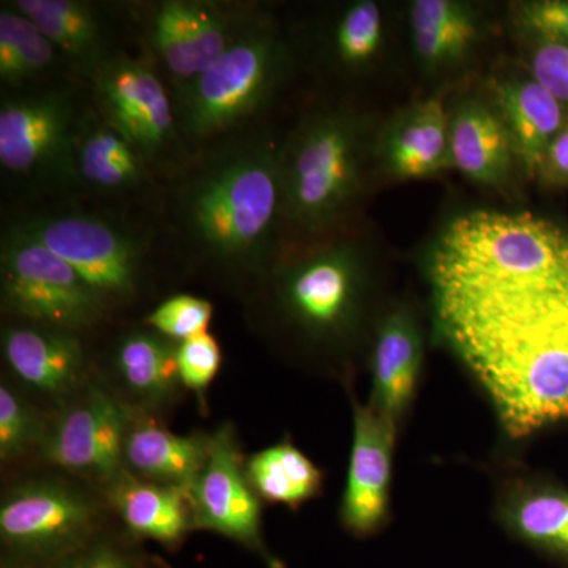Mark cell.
I'll return each mask as SVG.
<instances>
[{"label": "cell", "mask_w": 568, "mask_h": 568, "mask_svg": "<svg viewBox=\"0 0 568 568\" xmlns=\"http://www.w3.org/2000/svg\"><path fill=\"white\" fill-rule=\"evenodd\" d=\"M436 335L511 439L568 420V231L529 212L474 211L426 263Z\"/></svg>", "instance_id": "1"}, {"label": "cell", "mask_w": 568, "mask_h": 568, "mask_svg": "<svg viewBox=\"0 0 568 568\" xmlns=\"http://www.w3.org/2000/svg\"><path fill=\"white\" fill-rule=\"evenodd\" d=\"M271 122L192 156L164 186L159 224L179 271L245 297L284 250L278 155Z\"/></svg>", "instance_id": "2"}, {"label": "cell", "mask_w": 568, "mask_h": 568, "mask_svg": "<svg viewBox=\"0 0 568 568\" xmlns=\"http://www.w3.org/2000/svg\"><path fill=\"white\" fill-rule=\"evenodd\" d=\"M250 323L284 353L347 379L381 313L373 246L361 226L284 250L244 297Z\"/></svg>", "instance_id": "3"}, {"label": "cell", "mask_w": 568, "mask_h": 568, "mask_svg": "<svg viewBox=\"0 0 568 568\" xmlns=\"http://www.w3.org/2000/svg\"><path fill=\"white\" fill-rule=\"evenodd\" d=\"M379 125L351 100L328 97L308 106L283 133L278 175L284 250L357 226L376 174Z\"/></svg>", "instance_id": "4"}, {"label": "cell", "mask_w": 568, "mask_h": 568, "mask_svg": "<svg viewBox=\"0 0 568 568\" xmlns=\"http://www.w3.org/2000/svg\"><path fill=\"white\" fill-rule=\"evenodd\" d=\"M3 219L73 267L114 320L151 298L164 276L179 271L152 213L63 200Z\"/></svg>", "instance_id": "5"}, {"label": "cell", "mask_w": 568, "mask_h": 568, "mask_svg": "<svg viewBox=\"0 0 568 568\" xmlns=\"http://www.w3.org/2000/svg\"><path fill=\"white\" fill-rule=\"evenodd\" d=\"M297 69L282 22L268 9L196 80L173 93L179 132L190 155L268 122V111Z\"/></svg>", "instance_id": "6"}, {"label": "cell", "mask_w": 568, "mask_h": 568, "mask_svg": "<svg viewBox=\"0 0 568 568\" xmlns=\"http://www.w3.org/2000/svg\"><path fill=\"white\" fill-rule=\"evenodd\" d=\"M88 103L78 80L0 92L3 212L73 200L74 140Z\"/></svg>", "instance_id": "7"}, {"label": "cell", "mask_w": 568, "mask_h": 568, "mask_svg": "<svg viewBox=\"0 0 568 568\" xmlns=\"http://www.w3.org/2000/svg\"><path fill=\"white\" fill-rule=\"evenodd\" d=\"M271 9L250 0H125L130 48L153 63L171 93L207 70Z\"/></svg>", "instance_id": "8"}, {"label": "cell", "mask_w": 568, "mask_h": 568, "mask_svg": "<svg viewBox=\"0 0 568 568\" xmlns=\"http://www.w3.org/2000/svg\"><path fill=\"white\" fill-rule=\"evenodd\" d=\"M3 320L95 335L114 317L88 283L39 239L10 220L0 230Z\"/></svg>", "instance_id": "9"}, {"label": "cell", "mask_w": 568, "mask_h": 568, "mask_svg": "<svg viewBox=\"0 0 568 568\" xmlns=\"http://www.w3.org/2000/svg\"><path fill=\"white\" fill-rule=\"evenodd\" d=\"M102 534V506L70 476L24 478L0 499L3 555L40 568L51 567Z\"/></svg>", "instance_id": "10"}, {"label": "cell", "mask_w": 568, "mask_h": 568, "mask_svg": "<svg viewBox=\"0 0 568 568\" xmlns=\"http://www.w3.org/2000/svg\"><path fill=\"white\" fill-rule=\"evenodd\" d=\"M85 85L97 112L132 142L164 185L185 170L192 155L179 132L173 93L149 59L126 48Z\"/></svg>", "instance_id": "11"}, {"label": "cell", "mask_w": 568, "mask_h": 568, "mask_svg": "<svg viewBox=\"0 0 568 568\" xmlns=\"http://www.w3.org/2000/svg\"><path fill=\"white\" fill-rule=\"evenodd\" d=\"M284 32L298 67L339 89V100L386 65L394 37L388 11L376 0L325 6L312 20Z\"/></svg>", "instance_id": "12"}, {"label": "cell", "mask_w": 568, "mask_h": 568, "mask_svg": "<svg viewBox=\"0 0 568 568\" xmlns=\"http://www.w3.org/2000/svg\"><path fill=\"white\" fill-rule=\"evenodd\" d=\"M133 410L91 383L48 422L40 455L47 465L81 481L110 487L123 470V446Z\"/></svg>", "instance_id": "13"}, {"label": "cell", "mask_w": 568, "mask_h": 568, "mask_svg": "<svg viewBox=\"0 0 568 568\" xmlns=\"http://www.w3.org/2000/svg\"><path fill=\"white\" fill-rule=\"evenodd\" d=\"M73 164V200L159 216L166 185L132 142L97 112L91 97L78 126Z\"/></svg>", "instance_id": "14"}, {"label": "cell", "mask_w": 568, "mask_h": 568, "mask_svg": "<svg viewBox=\"0 0 568 568\" xmlns=\"http://www.w3.org/2000/svg\"><path fill=\"white\" fill-rule=\"evenodd\" d=\"M189 489L194 529L230 538L257 556L267 568H284L265 545L263 500L246 478L245 458L233 425L224 424L212 433L207 459Z\"/></svg>", "instance_id": "15"}, {"label": "cell", "mask_w": 568, "mask_h": 568, "mask_svg": "<svg viewBox=\"0 0 568 568\" xmlns=\"http://www.w3.org/2000/svg\"><path fill=\"white\" fill-rule=\"evenodd\" d=\"M0 335L10 375L33 394L65 405L92 383L89 336L11 320Z\"/></svg>", "instance_id": "16"}, {"label": "cell", "mask_w": 568, "mask_h": 568, "mask_svg": "<svg viewBox=\"0 0 568 568\" xmlns=\"http://www.w3.org/2000/svg\"><path fill=\"white\" fill-rule=\"evenodd\" d=\"M396 436L392 422L353 396V446L339 506V521L351 536H376L390 519Z\"/></svg>", "instance_id": "17"}, {"label": "cell", "mask_w": 568, "mask_h": 568, "mask_svg": "<svg viewBox=\"0 0 568 568\" xmlns=\"http://www.w3.org/2000/svg\"><path fill=\"white\" fill-rule=\"evenodd\" d=\"M58 48L78 81L88 84L104 63L130 48L121 2L10 0ZM132 50V48H130Z\"/></svg>", "instance_id": "18"}, {"label": "cell", "mask_w": 568, "mask_h": 568, "mask_svg": "<svg viewBox=\"0 0 568 568\" xmlns=\"http://www.w3.org/2000/svg\"><path fill=\"white\" fill-rule=\"evenodd\" d=\"M366 357L372 373L368 405L399 428L416 399L424 365V334L409 305L383 310Z\"/></svg>", "instance_id": "19"}, {"label": "cell", "mask_w": 568, "mask_h": 568, "mask_svg": "<svg viewBox=\"0 0 568 568\" xmlns=\"http://www.w3.org/2000/svg\"><path fill=\"white\" fill-rule=\"evenodd\" d=\"M495 515L500 528L537 555L568 568V489L528 470L497 480Z\"/></svg>", "instance_id": "20"}, {"label": "cell", "mask_w": 568, "mask_h": 568, "mask_svg": "<svg viewBox=\"0 0 568 568\" xmlns=\"http://www.w3.org/2000/svg\"><path fill=\"white\" fill-rule=\"evenodd\" d=\"M376 173L394 181L436 178L454 170L450 156V108L429 97L381 123L375 145Z\"/></svg>", "instance_id": "21"}, {"label": "cell", "mask_w": 568, "mask_h": 568, "mask_svg": "<svg viewBox=\"0 0 568 568\" xmlns=\"http://www.w3.org/2000/svg\"><path fill=\"white\" fill-rule=\"evenodd\" d=\"M106 364L122 394L142 413L171 406L183 388L178 343L141 323L115 334Z\"/></svg>", "instance_id": "22"}, {"label": "cell", "mask_w": 568, "mask_h": 568, "mask_svg": "<svg viewBox=\"0 0 568 568\" xmlns=\"http://www.w3.org/2000/svg\"><path fill=\"white\" fill-rule=\"evenodd\" d=\"M450 156L454 170L469 181L497 192L510 189L519 163L491 100L463 97L450 108Z\"/></svg>", "instance_id": "23"}, {"label": "cell", "mask_w": 568, "mask_h": 568, "mask_svg": "<svg viewBox=\"0 0 568 568\" xmlns=\"http://www.w3.org/2000/svg\"><path fill=\"white\" fill-rule=\"evenodd\" d=\"M487 31V21L470 3L416 0L409 6L410 44L426 77L446 78L465 69Z\"/></svg>", "instance_id": "24"}, {"label": "cell", "mask_w": 568, "mask_h": 568, "mask_svg": "<svg viewBox=\"0 0 568 568\" xmlns=\"http://www.w3.org/2000/svg\"><path fill=\"white\" fill-rule=\"evenodd\" d=\"M488 88L519 168L528 178H537L549 144L564 129V104L532 77H495Z\"/></svg>", "instance_id": "25"}, {"label": "cell", "mask_w": 568, "mask_h": 568, "mask_svg": "<svg viewBox=\"0 0 568 568\" xmlns=\"http://www.w3.org/2000/svg\"><path fill=\"white\" fill-rule=\"evenodd\" d=\"M104 495L133 537L175 549L194 529L189 488L142 480L125 469Z\"/></svg>", "instance_id": "26"}, {"label": "cell", "mask_w": 568, "mask_h": 568, "mask_svg": "<svg viewBox=\"0 0 568 568\" xmlns=\"http://www.w3.org/2000/svg\"><path fill=\"white\" fill-rule=\"evenodd\" d=\"M211 435H175L149 416L130 418L123 465L133 476L155 484L190 488L203 469Z\"/></svg>", "instance_id": "27"}, {"label": "cell", "mask_w": 568, "mask_h": 568, "mask_svg": "<svg viewBox=\"0 0 568 568\" xmlns=\"http://www.w3.org/2000/svg\"><path fill=\"white\" fill-rule=\"evenodd\" d=\"M77 80L58 48L10 0L0 2V92Z\"/></svg>", "instance_id": "28"}, {"label": "cell", "mask_w": 568, "mask_h": 568, "mask_svg": "<svg viewBox=\"0 0 568 568\" xmlns=\"http://www.w3.org/2000/svg\"><path fill=\"white\" fill-rule=\"evenodd\" d=\"M250 485L263 503L298 510L323 493L324 473L290 436L245 458Z\"/></svg>", "instance_id": "29"}, {"label": "cell", "mask_w": 568, "mask_h": 568, "mask_svg": "<svg viewBox=\"0 0 568 568\" xmlns=\"http://www.w3.org/2000/svg\"><path fill=\"white\" fill-rule=\"evenodd\" d=\"M48 424L39 410L9 383L0 384V459L17 462L40 450Z\"/></svg>", "instance_id": "30"}, {"label": "cell", "mask_w": 568, "mask_h": 568, "mask_svg": "<svg viewBox=\"0 0 568 568\" xmlns=\"http://www.w3.org/2000/svg\"><path fill=\"white\" fill-rule=\"evenodd\" d=\"M213 305L207 298L189 293L171 294L159 301L140 323L175 343L209 332Z\"/></svg>", "instance_id": "31"}, {"label": "cell", "mask_w": 568, "mask_h": 568, "mask_svg": "<svg viewBox=\"0 0 568 568\" xmlns=\"http://www.w3.org/2000/svg\"><path fill=\"white\" fill-rule=\"evenodd\" d=\"M222 347L219 339L205 332L185 342L178 343V366L181 384L193 392L201 403L222 368Z\"/></svg>", "instance_id": "32"}, {"label": "cell", "mask_w": 568, "mask_h": 568, "mask_svg": "<svg viewBox=\"0 0 568 568\" xmlns=\"http://www.w3.org/2000/svg\"><path fill=\"white\" fill-rule=\"evenodd\" d=\"M48 568H145L136 552L114 537L100 534L85 547Z\"/></svg>", "instance_id": "33"}, {"label": "cell", "mask_w": 568, "mask_h": 568, "mask_svg": "<svg viewBox=\"0 0 568 568\" xmlns=\"http://www.w3.org/2000/svg\"><path fill=\"white\" fill-rule=\"evenodd\" d=\"M515 20L537 40L568 44V0H541L515 7Z\"/></svg>", "instance_id": "34"}, {"label": "cell", "mask_w": 568, "mask_h": 568, "mask_svg": "<svg viewBox=\"0 0 568 568\" xmlns=\"http://www.w3.org/2000/svg\"><path fill=\"white\" fill-rule=\"evenodd\" d=\"M530 55V77L562 104H568V44L537 40Z\"/></svg>", "instance_id": "35"}, {"label": "cell", "mask_w": 568, "mask_h": 568, "mask_svg": "<svg viewBox=\"0 0 568 568\" xmlns=\"http://www.w3.org/2000/svg\"><path fill=\"white\" fill-rule=\"evenodd\" d=\"M538 175L548 182L568 181V125L549 144Z\"/></svg>", "instance_id": "36"}, {"label": "cell", "mask_w": 568, "mask_h": 568, "mask_svg": "<svg viewBox=\"0 0 568 568\" xmlns=\"http://www.w3.org/2000/svg\"><path fill=\"white\" fill-rule=\"evenodd\" d=\"M0 568H40L36 566H29V564L20 562V560L9 558V556L2 555V567Z\"/></svg>", "instance_id": "37"}]
</instances>
